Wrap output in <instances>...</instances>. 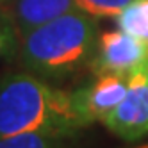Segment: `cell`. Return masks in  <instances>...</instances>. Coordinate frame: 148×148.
Returning <instances> with one entry per match:
<instances>
[{
    "label": "cell",
    "instance_id": "cell-1",
    "mask_svg": "<svg viewBox=\"0 0 148 148\" xmlns=\"http://www.w3.org/2000/svg\"><path fill=\"white\" fill-rule=\"evenodd\" d=\"M82 127L71 93L34 73H9L0 79V137L50 132L70 139Z\"/></svg>",
    "mask_w": 148,
    "mask_h": 148
},
{
    "label": "cell",
    "instance_id": "cell-2",
    "mask_svg": "<svg viewBox=\"0 0 148 148\" xmlns=\"http://www.w3.org/2000/svg\"><path fill=\"white\" fill-rule=\"evenodd\" d=\"M97 47V20L71 11L22 36L20 61L41 77L62 79L91 61Z\"/></svg>",
    "mask_w": 148,
    "mask_h": 148
},
{
    "label": "cell",
    "instance_id": "cell-3",
    "mask_svg": "<svg viewBox=\"0 0 148 148\" xmlns=\"http://www.w3.org/2000/svg\"><path fill=\"white\" fill-rule=\"evenodd\" d=\"M103 125L123 141H137L148 134V62L129 73L125 97Z\"/></svg>",
    "mask_w": 148,
    "mask_h": 148
},
{
    "label": "cell",
    "instance_id": "cell-4",
    "mask_svg": "<svg viewBox=\"0 0 148 148\" xmlns=\"http://www.w3.org/2000/svg\"><path fill=\"white\" fill-rule=\"evenodd\" d=\"M89 62L97 75H129L148 62V43L123 30L103 32L97 39L95 54Z\"/></svg>",
    "mask_w": 148,
    "mask_h": 148
},
{
    "label": "cell",
    "instance_id": "cell-5",
    "mask_svg": "<svg viewBox=\"0 0 148 148\" xmlns=\"http://www.w3.org/2000/svg\"><path fill=\"white\" fill-rule=\"evenodd\" d=\"M127 82L129 75H116V73H105L98 75V79L71 93L73 105L86 125L105 121V118L118 107L127 93Z\"/></svg>",
    "mask_w": 148,
    "mask_h": 148
},
{
    "label": "cell",
    "instance_id": "cell-6",
    "mask_svg": "<svg viewBox=\"0 0 148 148\" xmlns=\"http://www.w3.org/2000/svg\"><path fill=\"white\" fill-rule=\"evenodd\" d=\"M71 11H77L73 0H18L13 14L7 18L11 20L16 34L25 36L39 25Z\"/></svg>",
    "mask_w": 148,
    "mask_h": 148
},
{
    "label": "cell",
    "instance_id": "cell-7",
    "mask_svg": "<svg viewBox=\"0 0 148 148\" xmlns=\"http://www.w3.org/2000/svg\"><path fill=\"white\" fill-rule=\"evenodd\" d=\"M120 30L148 43V0H132L116 16Z\"/></svg>",
    "mask_w": 148,
    "mask_h": 148
},
{
    "label": "cell",
    "instance_id": "cell-8",
    "mask_svg": "<svg viewBox=\"0 0 148 148\" xmlns=\"http://www.w3.org/2000/svg\"><path fill=\"white\" fill-rule=\"evenodd\" d=\"M0 148H66V137L50 132H23L0 137Z\"/></svg>",
    "mask_w": 148,
    "mask_h": 148
},
{
    "label": "cell",
    "instance_id": "cell-9",
    "mask_svg": "<svg viewBox=\"0 0 148 148\" xmlns=\"http://www.w3.org/2000/svg\"><path fill=\"white\" fill-rule=\"evenodd\" d=\"M79 11L93 18H116L132 0H73Z\"/></svg>",
    "mask_w": 148,
    "mask_h": 148
},
{
    "label": "cell",
    "instance_id": "cell-10",
    "mask_svg": "<svg viewBox=\"0 0 148 148\" xmlns=\"http://www.w3.org/2000/svg\"><path fill=\"white\" fill-rule=\"evenodd\" d=\"M16 48V30L7 16L0 22V56H7Z\"/></svg>",
    "mask_w": 148,
    "mask_h": 148
},
{
    "label": "cell",
    "instance_id": "cell-11",
    "mask_svg": "<svg viewBox=\"0 0 148 148\" xmlns=\"http://www.w3.org/2000/svg\"><path fill=\"white\" fill-rule=\"evenodd\" d=\"M134 148H148V143H145V145H139V146H134Z\"/></svg>",
    "mask_w": 148,
    "mask_h": 148
}]
</instances>
